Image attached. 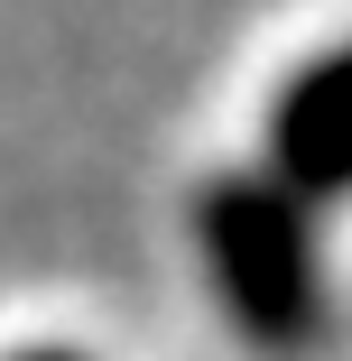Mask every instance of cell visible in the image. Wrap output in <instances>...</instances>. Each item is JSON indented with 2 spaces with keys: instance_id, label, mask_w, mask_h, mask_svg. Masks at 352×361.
<instances>
[{
  "instance_id": "6da1fadb",
  "label": "cell",
  "mask_w": 352,
  "mask_h": 361,
  "mask_svg": "<svg viewBox=\"0 0 352 361\" xmlns=\"http://www.w3.org/2000/svg\"><path fill=\"white\" fill-rule=\"evenodd\" d=\"M195 250L214 269L223 315L260 352H306L324 334V259L315 223L278 176H223L195 195Z\"/></svg>"
},
{
  "instance_id": "7a4b0ae2",
  "label": "cell",
  "mask_w": 352,
  "mask_h": 361,
  "mask_svg": "<svg viewBox=\"0 0 352 361\" xmlns=\"http://www.w3.org/2000/svg\"><path fill=\"white\" fill-rule=\"evenodd\" d=\"M269 158H278V185L297 204L352 195V47L297 65V84L269 111Z\"/></svg>"
},
{
  "instance_id": "3957f363",
  "label": "cell",
  "mask_w": 352,
  "mask_h": 361,
  "mask_svg": "<svg viewBox=\"0 0 352 361\" xmlns=\"http://www.w3.org/2000/svg\"><path fill=\"white\" fill-rule=\"evenodd\" d=\"M10 361H84V352H56V343H47V352H10Z\"/></svg>"
}]
</instances>
